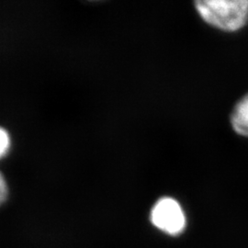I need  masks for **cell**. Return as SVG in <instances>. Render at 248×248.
<instances>
[{
	"mask_svg": "<svg viewBox=\"0 0 248 248\" xmlns=\"http://www.w3.org/2000/svg\"><path fill=\"white\" fill-rule=\"evenodd\" d=\"M200 17L209 25L225 31H236L248 21V0H198Z\"/></svg>",
	"mask_w": 248,
	"mask_h": 248,
	"instance_id": "cell-1",
	"label": "cell"
},
{
	"mask_svg": "<svg viewBox=\"0 0 248 248\" xmlns=\"http://www.w3.org/2000/svg\"><path fill=\"white\" fill-rule=\"evenodd\" d=\"M151 222L166 233L177 235L185 229L186 217L176 200L165 197L154 205L151 211Z\"/></svg>",
	"mask_w": 248,
	"mask_h": 248,
	"instance_id": "cell-2",
	"label": "cell"
},
{
	"mask_svg": "<svg viewBox=\"0 0 248 248\" xmlns=\"http://www.w3.org/2000/svg\"><path fill=\"white\" fill-rule=\"evenodd\" d=\"M231 124L235 133L248 138V94L236 103L231 115Z\"/></svg>",
	"mask_w": 248,
	"mask_h": 248,
	"instance_id": "cell-3",
	"label": "cell"
},
{
	"mask_svg": "<svg viewBox=\"0 0 248 248\" xmlns=\"http://www.w3.org/2000/svg\"><path fill=\"white\" fill-rule=\"evenodd\" d=\"M10 146V138L8 132L0 127V159L6 155Z\"/></svg>",
	"mask_w": 248,
	"mask_h": 248,
	"instance_id": "cell-4",
	"label": "cell"
},
{
	"mask_svg": "<svg viewBox=\"0 0 248 248\" xmlns=\"http://www.w3.org/2000/svg\"><path fill=\"white\" fill-rule=\"evenodd\" d=\"M8 194H9V189L7 186V182L3 177V175L0 173V205L5 202V201L8 198Z\"/></svg>",
	"mask_w": 248,
	"mask_h": 248,
	"instance_id": "cell-5",
	"label": "cell"
}]
</instances>
